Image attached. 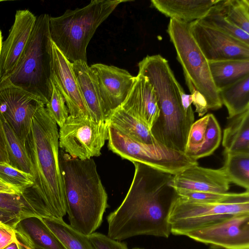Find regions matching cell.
I'll use <instances>...</instances> for the list:
<instances>
[{
	"instance_id": "1",
	"label": "cell",
	"mask_w": 249,
	"mask_h": 249,
	"mask_svg": "<svg viewBox=\"0 0 249 249\" xmlns=\"http://www.w3.org/2000/svg\"><path fill=\"white\" fill-rule=\"evenodd\" d=\"M132 163L135 172L127 193L107 218V236L119 241L142 235L168 238L170 215L178 196L169 185L174 175L142 163Z\"/></svg>"
},
{
	"instance_id": "2",
	"label": "cell",
	"mask_w": 249,
	"mask_h": 249,
	"mask_svg": "<svg viewBox=\"0 0 249 249\" xmlns=\"http://www.w3.org/2000/svg\"><path fill=\"white\" fill-rule=\"evenodd\" d=\"M25 145L34 172L32 190L23 193L25 217L63 219L66 207L60 165L59 131L44 105L33 117Z\"/></svg>"
},
{
	"instance_id": "3",
	"label": "cell",
	"mask_w": 249,
	"mask_h": 249,
	"mask_svg": "<svg viewBox=\"0 0 249 249\" xmlns=\"http://www.w3.org/2000/svg\"><path fill=\"white\" fill-rule=\"evenodd\" d=\"M139 72L149 80L156 96L159 117L151 132L160 144L184 153L194 111L183 107V89L176 79L168 61L160 54L147 55L138 63Z\"/></svg>"
},
{
	"instance_id": "4",
	"label": "cell",
	"mask_w": 249,
	"mask_h": 249,
	"mask_svg": "<svg viewBox=\"0 0 249 249\" xmlns=\"http://www.w3.org/2000/svg\"><path fill=\"white\" fill-rule=\"evenodd\" d=\"M70 225L89 235L99 228L108 207L107 194L92 159L59 156Z\"/></svg>"
},
{
	"instance_id": "5",
	"label": "cell",
	"mask_w": 249,
	"mask_h": 249,
	"mask_svg": "<svg viewBox=\"0 0 249 249\" xmlns=\"http://www.w3.org/2000/svg\"><path fill=\"white\" fill-rule=\"evenodd\" d=\"M124 0H93L87 5L50 17L51 40L71 63L87 62V48L98 27Z\"/></svg>"
},
{
	"instance_id": "6",
	"label": "cell",
	"mask_w": 249,
	"mask_h": 249,
	"mask_svg": "<svg viewBox=\"0 0 249 249\" xmlns=\"http://www.w3.org/2000/svg\"><path fill=\"white\" fill-rule=\"evenodd\" d=\"M50 16L43 14L36 21L16 69L0 87L13 86L39 99L45 106L52 92L51 39Z\"/></svg>"
},
{
	"instance_id": "7",
	"label": "cell",
	"mask_w": 249,
	"mask_h": 249,
	"mask_svg": "<svg viewBox=\"0 0 249 249\" xmlns=\"http://www.w3.org/2000/svg\"><path fill=\"white\" fill-rule=\"evenodd\" d=\"M167 33L182 68L186 85H192L204 97L208 109L221 108L223 105L212 77L209 61L193 37L189 22L170 18Z\"/></svg>"
},
{
	"instance_id": "8",
	"label": "cell",
	"mask_w": 249,
	"mask_h": 249,
	"mask_svg": "<svg viewBox=\"0 0 249 249\" xmlns=\"http://www.w3.org/2000/svg\"><path fill=\"white\" fill-rule=\"evenodd\" d=\"M242 214H249V191L235 193L227 200L213 203L193 201L178 196L170 215L171 233L185 235L191 231Z\"/></svg>"
},
{
	"instance_id": "9",
	"label": "cell",
	"mask_w": 249,
	"mask_h": 249,
	"mask_svg": "<svg viewBox=\"0 0 249 249\" xmlns=\"http://www.w3.org/2000/svg\"><path fill=\"white\" fill-rule=\"evenodd\" d=\"M108 141V148L122 159L142 163L173 175L198 165L197 160L183 153L160 143L150 144L135 141L109 124Z\"/></svg>"
},
{
	"instance_id": "10",
	"label": "cell",
	"mask_w": 249,
	"mask_h": 249,
	"mask_svg": "<svg viewBox=\"0 0 249 249\" xmlns=\"http://www.w3.org/2000/svg\"><path fill=\"white\" fill-rule=\"evenodd\" d=\"M108 139V124L87 117L69 115L59 131V146L71 157L80 160L101 155Z\"/></svg>"
},
{
	"instance_id": "11",
	"label": "cell",
	"mask_w": 249,
	"mask_h": 249,
	"mask_svg": "<svg viewBox=\"0 0 249 249\" xmlns=\"http://www.w3.org/2000/svg\"><path fill=\"white\" fill-rule=\"evenodd\" d=\"M185 236L212 249H249V214L230 217Z\"/></svg>"
},
{
	"instance_id": "12",
	"label": "cell",
	"mask_w": 249,
	"mask_h": 249,
	"mask_svg": "<svg viewBox=\"0 0 249 249\" xmlns=\"http://www.w3.org/2000/svg\"><path fill=\"white\" fill-rule=\"evenodd\" d=\"M42 105L39 99L19 88L11 85L0 87V115L24 143L33 117Z\"/></svg>"
},
{
	"instance_id": "13",
	"label": "cell",
	"mask_w": 249,
	"mask_h": 249,
	"mask_svg": "<svg viewBox=\"0 0 249 249\" xmlns=\"http://www.w3.org/2000/svg\"><path fill=\"white\" fill-rule=\"evenodd\" d=\"M191 34L209 61L249 59V45L199 20L189 22Z\"/></svg>"
},
{
	"instance_id": "14",
	"label": "cell",
	"mask_w": 249,
	"mask_h": 249,
	"mask_svg": "<svg viewBox=\"0 0 249 249\" xmlns=\"http://www.w3.org/2000/svg\"><path fill=\"white\" fill-rule=\"evenodd\" d=\"M36 17L28 10H17L0 53V84L15 71L34 29Z\"/></svg>"
},
{
	"instance_id": "15",
	"label": "cell",
	"mask_w": 249,
	"mask_h": 249,
	"mask_svg": "<svg viewBox=\"0 0 249 249\" xmlns=\"http://www.w3.org/2000/svg\"><path fill=\"white\" fill-rule=\"evenodd\" d=\"M52 81L62 95L69 115L91 118L71 62L51 40Z\"/></svg>"
},
{
	"instance_id": "16",
	"label": "cell",
	"mask_w": 249,
	"mask_h": 249,
	"mask_svg": "<svg viewBox=\"0 0 249 249\" xmlns=\"http://www.w3.org/2000/svg\"><path fill=\"white\" fill-rule=\"evenodd\" d=\"M90 67L96 75L100 96L108 117L124 101L135 76L125 70L112 65L96 63Z\"/></svg>"
},
{
	"instance_id": "17",
	"label": "cell",
	"mask_w": 249,
	"mask_h": 249,
	"mask_svg": "<svg viewBox=\"0 0 249 249\" xmlns=\"http://www.w3.org/2000/svg\"><path fill=\"white\" fill-rule=\"evenodd\" d=\"M230 181L223 169L194 165L173 176L169 185L175 190L226 193Z\"/></svg>"
},
{
	"instance_id": "18",
	"label": "cell",
	"mask_w": 249,
	"mask_h": 249,
	"mask_svg": "<svg viewBox=\"0 0 249 249\" xmlns=\"http://www.w3.org/2000/svg\"><path fill=\"white\" fill-rule=\"evenodd\" d=\"M151 130L160 113L154 88L148 78L138 73L124 101L120 106Z\"/></svg>"
},
{
	"instance_id": "19",
	"label": "cell",
	"mask_w": 249,
	"mask_h": 249,
	"mask_svg": "<svg viewBox=\"0 0 249 249\" xmlns=\"http://www.w3.org/2000/svg\"><path fill=\"white\" fill-rule=\"evenodd\" d=\"M221 141L219 124L213 114H208L192 124L184 154L197 160L212 154L219 146Z\"/></svg>"
},
{
	"instance_id": "20",
	"label": "cell",
	"mask_w": 249,
	"mask_h": 249,
	"mask_svg": "<svg viewBox=\"0 0 249 249\" xmlns=\"http://www.w3.org/2000/svg\"><path fill=\"white\" fill-rule=\"evenodd\" d=\"M74 73L85 103L92 119L106 121L107 115L101 96L96 75L87 62L72 63Z\"/></svg>"
},
{
	"instance_id": "21",
	"label": "cell",
	"mask_w": 249,
	"mask_h": 249,
	"mask_svg": "<svg viewBox=\"0 0 249 249\" xmlns=\"http://www.w3.org/2000/svg\"><path fill=\"white\" fill-rule=\"evenodd\" d=\"M14 229L18 236L31 249H65L41 218H21Z\"/></svg>"
},
{
	"instance_id": "22",
	"label": "cell",
	"mask_w": 249,
	"mask_h": 249,
	"mask_svg": "<svg viewBox=\"0 0 249 249\" xmlns=\"http://www.w3.org/2000/svg\"><path fill=\"white\" fill-rule=\"evenodd\" d=\"M219 0H151L152 5L165 16L186 22L204 17Z\"/></svg>"
},
{
	"instance_id": "23",
	"label": "cell",
	"mask_w": 249,
	"mask_h": 249,
	"mask_svg": "<svg viewBox=\"0 0 249 249\" xmlns=\"http://www.w3.org/2000/svg\"><path fill=\"white\" fill-rule=\"evenodd\" d=\"M106 122L109 125L135 141L150 144L159 143L146 125L121 107L112 111Z\"/></svg>"
},
{
	"instance_id": "24",
	"label": "cell",
	"mask_w": 249,
	"mask_h": 249,
	"mask_svg": "<svg viewBox=\"0 0 249 249\" xmlns=\"http://www.w3.org/2000/svg\"><path fill=\"white\" fill-rule=\"evenodd\" d=\"M224 153H249V109L233 117L224 129Z\"/></svg>"
},
{
	"instance_id": "25",
	"label": "cell",
	"mask_w": 249,
	"mask_h": 249,
	"mask_svg": "<svg viewBox=\"0 0 249 249\" xmlns=\"http://www.w3.org/2000/svg\"><path fill=\"white\" fill-rule=\"evenodd\" d=\"M209 63L218 91L249 75V59L209 61Z\"/></svg>"
},
{
	"instance_id": "26",
	"label": "cell",
	"mask_w": 249,
	"mask_h": 249,
	"mask_svg": "<svg viewBox=\"0 0 249 249\" xmlns=\"http://www.w3.org/2000/svg\"><path fill=\"white\" fill-rule=\"evenodd\" d=\"M222 105L227 108L228 119L249 109V75L218 91Z\"/></svg>"
},
{
	"instance_id": "27",
	"label": "cell",
	"mask_w": 249,
	"mask_h": 249,
	"mask_svg": "<svg viewBox=\"0 0 249 249\" xmlns=\"http://www.w3.org/2000/svg\"><path fill=\"white\" fill-rule=\"evenodd\" d=\"M0 121L4 134L9 164L33 177L32 162L28 156L25 143L21 141L1 115Z\"/></svg>"
},
{
	"instance_id": "28",
	"label": "cell",
	"mask_w": 249,
	"mask_h": 249,
	"mask_svg": "<svg viewBox=\"0 0 249 249\" xmlns=\"http://www.w3.org/2000/svg\"><path fill=\"white\" fill-rule=\"evenodd\" d=\"M65 249H95L88 235L73 229L63 219L42 218Z\"/></svg>"
},
{
	"instance_id": "29",
	"label": "cell",
	"mask_w": 249,
	"mask_h": 249,
	"mask_svg": "<svg viewBox=\"0 0 249 249\" xmlns=\"http://www.w3.org/2000/svg\"><path fill=\"white\" fill-rule=\"evenodd\" d=\"M222 167L231 183L249 191V153H224Z\"/></svg>"
},
{
	"instance_id": "30",
	"label": "cell",
	"mask_w": 249,
	"mask_h": 249,
	"mask_svg": "<svg viewBox=\"0 0 249 249\" xmlns=\"http://www.w3.org/2000/svg\"><path fill=\"white\" fill-rule=\"evenodd\" d=\"M217 2L204 17L199 20L204 24L249 45V34L243 31L227 20L218 6Z\"/></svg>"
},
{
	"instance_id": "31",
	"label": "cell",
	"mask_w": 249,
	"mask_h": 249,
	"mask_svg": "<svg viewBox=\"0 0 249 249\" xmlns=\"http://www.w3.org/2000/svg\"><path fill=\"white\" fill-rule=\"evenodd\" d=\"M217 5L227 20L249 34V0H219Z\"/></svg>"
},
{
	"instance_id": "32",
	"label": "cell",
	"mask_w": 249,
	"mask_h": 249,
	"mask_svg": "<svg viewBox=\"0 0 249 249\" xmlns=\"http://www.w3.org/2000/svg\"><path fill=\"white\" fill-rule=\"evenodd\" d=\"M0 180L16 188L21 194L34 184L32 176L7 164L0 163Z\"/></svg>"
},
{
	"instance_id": "33",
	"label": "cell",
	"mask_w": 249,
	"mask_h": 249,
	"mask_svg": "<svg viewBox=\"0 0 249 249\" xmlns=\"http://www.w3.org/2000/svg\"><path fill=\"white\" fill-rule=\"evenodd\" d=\"M45 107L50 117L61 127L69 116V113L62 95L53 81L52 94Z\"/></svg>"
},
{
	"instance_id": "34",
	"label": "cell",
	"mask_w": 249,
	"mask_h": 249,
	"mask_svg": "<svg viewBox=\"0 0 249 249\" xmlns=\"http://www.w3.org/2000/svg\"><path fill=\"white\" fill-rule=\"evenodd\" d=\"M178 195L188 200L202 203L219 202L227 200L235 193H215L186 190H175Z\"/></svg>"
},
{
	"instance_id": "35",
	"label": "cell",
	"mask_w": 249,
	"mask_h": 249,
	"mask_svg": "<svg viewBox=\"0 0 249 249\" xmlns=\"http://www.w3.org/2000/svg\"><path fill=\"white\" fill-rule=\"evenodd\" d=\"M25 208V204L21 195L0 193V209L15 213L20 218Z\"/></svg>"
},
{
	"instance_id": "36",
	"label": "cell",
	"mask_w": 249,
	"mask_h": 249,
	"mask_svg": "<svg viewBox=\"0 0 249 249\" xmlns=\"http://www.w3.org/2000/svg\"><path fill=\"white\" fill-rule=\"evenodd\" d=\"M88 237L95 249H128L125 243L114 240L101 233L93 232Z\"/></svg>"
},
{
	"instance_id": "37",
	"label": "cell",
	"mask_w": 249,
	"mask_h": 249,
	"mask_svg": "<svg viewBox=\"0 0 249 249\" xmlns=\"http://www.w3.org/2000/svg\"><path fill=\"white\" fill-rule=\"evenodd\" d=\"M17 238L14 227L0 220V249H3Z\"/></svg>"
},
{
	"instance_id": "38",
	"label": "cell",
	"mask_w": 249,
	"mask_h": 249,
	"mask_svg": "<svg viewBox=\"0 0 249 249\" xmlns=\"http://www.w3.org/2000/svg\"><path fill=\"white\" fill-rule=\"evenodd\" d=\"M192 96V103L195 107V112L199 117H203L207 112L208 108L206 100L204 97L195 88H188Z\"/></svg>"
},
{
	"instance_id": "39",
	"label": "cell",
	"mask_w": 249,
	"mask_h": 249,
	"mask_svg": "<svg viewBox=\"0 0 249 249\" xmlns=\"http://www.w3.org/2000/svg\"><path fill=\"white\" fill-rule=\"evenodd\" d=\"M20 219V216L15 213L0 209V220L8 225L15 227Z\"/></svg>"
},
{
	"instance_id": "40",
	"label": "cell",
	"mask_w": 249,
	"mask_h": 249,
	"mask_svg": "<svg viewBox=\"0 0 249 249\" xmlns=\"http://www.w3.org/2000/svg\"><path fill=\"white\" fill-rule=\"evenodd\" d=\"M0 163L9 164L6 142L1 124L0 121Z\"/></svg>"
},
{
	"instance_id": "41",
	"label": "cell",
	"mask_w": 249,
	"mask_h": 249,
	"mask_svg": "<svg viewBox=\"0 0 249 249\" xmlns=\"http://www.w3.org/2000/svg\"><path fill=\"white\" fill-rule=\"evenodd\" d=\"M0 193H8L16 195H22L20 192L13 186L0 180Z\"/></svg>"
},
{
	"instance_id": "42",
	"label": "cell",
	"mask_w": 249,
	"mask_h": 249,
	"mask_svg": "<svg viewBox=\"0 0 249 249\" xmlns=\"http://www.w3.org/2000/svg\"><path fill=\"white\" fill-rule=\"evenodd\" d=\"M17 239L3 249H31L17 235Z\"/></svg>"
},
{
	"instance_id": "43",
	"label": "cell",
	"mask_w": 249,
	"mask_h": 249,
	"mask_svg": "<svg viewBox=\"0 0 249 249\" xmlns=\"http://www.w3.org/2000/svg\"><path fill=\"white\" fill-rule=\"evenodd\" d=\"M2 38L1 32L0 30V52H1L2 44Z\"/></svg>"
},
{
	"instance_id": "44",
	"label": "cell",
	"mask_w": 249,
	"mask_h": 249,
	"mask_svg": "<svg viewBox=\"0 0 249 249\" xmlns=\"http://www.w3.org/2000/svg\"><path fill=\"white\" fill-rule=\"evenodd\" d=\"M132 249H144L140 248H133Z\"/></svg>"
}]
</instances>
